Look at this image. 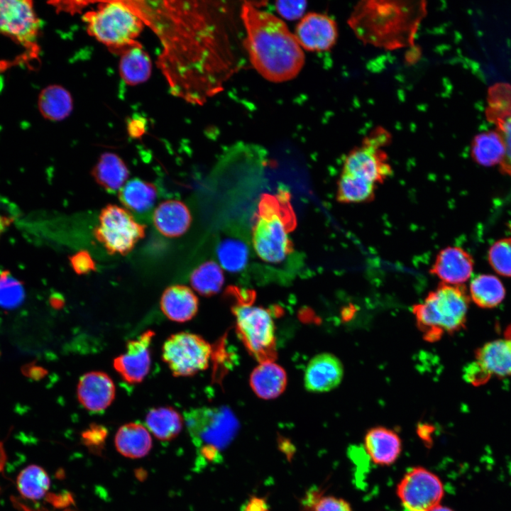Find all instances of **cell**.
<instances>
[{"label":"cell","instance_id":"ba28073f","mask_svg":"<svg viewBox=\"0 0 511 511\" xmlns=\"http://www.w3.org/2000/svg\"><path fill=\"white\" fill-rule=\"evenodd\" d=\"M93 233L109 254L125 256L145 236V226L138 223L127 209L107 204L99 214Z\"/></svg>","mask_w":511,"mask_h":511},{"label":"cell","instance_id":"f546056e","mask_svg":"<svg viewBox=\"0 0 511 511\" xmlns=\"http://www.w3.org/2000/svg\"><path fill=\"white\" fill-rule=\"evenodd\" d=\"M378 185L341 171L337 180L336 200L341 204H362L373 201Z\"/></svg>","mask_w":511,"mask_h":511},{"label":"cell","instance_id":"6da1fadb","mask_svg":"<svg viewBox=\"0 0 511 511\" xmlns=\"http://www.w3.org/2000/svg\"><path fill=\"white\" fill-rule=\"evenodd\" d=\"M172 4L167 7L172 28L167 48L172 67L170 77L177 95L203 104L221 92L238 68L229 6L222 1Z\"/></svg>","mask_w":511,"mask_h":511},{"label":"cell","instance_id":"4dcf8cb0","mask_svg":"<svg viewBox=\"0 0 511 511\" xmlns=\"http://www.w3.org/2000/svg\"><path fill=\"white\" fill-rule=\"evenodd\" d=\"M471 155L480 165H500L505 155V146L500 135L492 131L478 134L472 141Z\"/></svg>","mask_w":511,"mask_h":511},{"label":"cell","instance_id":"e0dca14e","mask_svg":"<svg viewBox=\"0 0 511 511\" xmlns=\"http://www.w3.org/2000/svg\"><path fill=\"white\" fill-rule=\"evenodd\" d=\"M343 376L344 367L341 361L331 353H322L308 363L304 384L309 392H328L340 384Z\"/></svg>","mask_w":511,"mask_h":511},{"label":"cell","instance_id":"4fadbf2b","mask_svg":"<svg viewBox=\"0 0 511 511\" xmlns=\"http://www.w3.org/2000/svg\"><path fill=\"white\" fill-rule=\"evenodd\" d=\"M444 493L439 478L421 466L410 468L397 487V495L408 511H430L440 505Z\"/></svg>","mask_w":511,"mask_h":511},{"label":"cell","instance_id":"d4e9b609","mask_svg":"<svg viewBox=\"0 0 511 511\" xmlns=\"http://www.w3.org/2000/svg\"><path fill=\"white\" fill-rule=\"evenodd\" d=\"M114 443L119 453L129 458L144 457L152 448V439L148 430L134 422L126 424L119 429Z\"/></svg>","mask_w":511,"mask_h":511},{"label":"cell","instance_id":"4316f807","mask_svg":"<svg viewBox=\"0 0 511 511\" xmlns=\"http://www.w3.org/2000/svg\"><path fill=\"white\" fill-rule=\"evenodd\" d=\"M38 106L45 119L57 121L66 119L71 114L73 101L70 93L65 88L53 84L40 92Z\"/></svg>","mask_w":511,"mask_h":511},{"label":"cell","instance_id":"7dc6e473","mask_svg":"<svg viewBox=\"0 0 511 511\" xmlns=\"http://www.w3.org/2000/svg\"><path fill=\"white\" fill-rule=\"evenodd\" d=\"M430 511H454V510H453L452 509H451L448 507L442 506V505H439L434 507L433 509H432Z\"/></svg>","mask_w":511,"mask_h":511},{"label":"cell","instance_id":"9a60e30c","mask_svg":"<svg viewBox=\"0 0 511 511\" xmlns=\"http://www.w3.org/2000/svg\"><path fill=\"white\" fill-rule=\"evenodd\" d=\"M154 333L146 331L138 339L129 341L126 352L116 357L114 367L121 377L129 383L141 382L150 368V346Z\"/></svg>","mask_w":511,"mask_h":511},{"label":"cell","instance_id":"bcb514c9","mask_svg":"<svg viewBox=\"0 0 511 511\" xmlns=\"http://www.w3.org/2000/svg\"><path fill=\"white\" fill-rule=\"evenodd\" d=\"M504 335V338L509 341L511 346V324L506 328Z\"/></svg>","mask_w":511,"mask_h":511},{"label":"cell","instance_id":"7bdbcfd3","mask_svg":"<svg viewBox=\"0 0 511 511\" xmlns=\"http://www.w3.org/2000/svg\"><path fill=\"white\" fill-rule=\"evenodd\" d=\"M199 454L205 462L212 463L221 461L220 449L211 445H206L199 448Z\"/></svg>","mask_w":511,"mask_h":511},{"label":"cell","instance_id":"e575fe53","mask_svg":"<svg viewBox=\"0 0 511 511\" xmlns=\"http://www.w3.org/2000/svg\"><path fill=\"white\" fill-rule=\"evenodd\" d=\"M192 288L203 296L218 293L224 282V270L217 262L208 260L197 267L190 275Z\"/></svg>","mask_w":511,"mask_h":511},{"label":"cell","instance_id":"ffe728a7","mask_svg":"<svg viewBox=\"0 0 511 511\" xmlns=\"http://www.w3.org/2000/svg\"><path fill=\"white\" fill-rule=\"evenodd\" d=\"M153 223L161 234L168 238H175L183 235L188 230L192 223V216L182 202L165 200L155 209Z\"/></svg>","mask_w":511,"mask_h":511},{"label":"cell","instance_id":"52a82bcc","mask_svg":"<svg viewBox=\"0 0 511 511\" xmlns=\"http://www.w3.org/2000/svg\"><path fill=\"white\" fill-rule=\"evenodd\" d=\"M184 421L193 444L199 449L211 445L221 450L235 436L238 422L226 407H203L185 412Z\"/></svg>","mask_w":511,"mask_h":511},{"label":"cell","instance_id":"f35d334b","mask_svg":"<svg viewBox=\"0 0 511 511\" xmlns=\"http://www.w3.org/2000/svg\"><path fill=\"white\" fill-rule=\"evenodd\" d=\"M278 12L287 20H295L303 17L307 8L305 1H280L275 3Z\"/></svg>","mask_w":511,"mask_h":511},{"label":"cell","instance_id":"b9f144b4","mask_svg":"<svg viewBox=\"0 0 511 511\" xmlns=\"http://www.w3.org/2000/svg\"><path fill=\"white\" fill-rule=\"evenodd\" d=\"M466 381L474 385L487 382L490 375L475 361L466 366L463 373Z\"/></svg>","mask_w":511,"mask_h":511},{"label":"cell","instance_id":"74e56055","mask_svg":"<svg viewBox=\"0 0 511 511\" xmlns=\"http://www.w3.org/2000/svg\"><path fill=\"white\" fill-rule=\"evenodd\" d=\"M488 261L496 273L511 277V238L498 240L490 248Z\"/></svg>","mask_w":511,"mask_h":511},{"label":"cell","instance_id":"3957f363","mask_svg":"<svg viewBox=\"0 0 511 511\" xmlns=\"http://www.w3.org/2000/svg\"><path fill=\"white\" fill-rule=\"evenodd\" d=\"M426 12L425 1H362L348 23L363 43L395 50L413 44Z\"/></svg>","mask_w":511,"mask_h":511},{"label":"cell","instance_id":"5bb4252c","mask_svg":"<svg viewBox=\"0 0 511 511\" xmlns=\"http://www.w3.org/2000/svg\"><path fill=\"white\" fill-rule=\"evenodd\" d=\"M294 35L302 49L309 52H324L334 46L339 31L337 24L331 17L310 12L301 18Z\"/></svg>","mask_w":511,"mask_h":511},{"label":"cell","instance_id":"7a4b0ae2","mask_svg":"<svg viewBox=\"0 0 511 511\" xmlns=\"http://www.w3.org/2000/svg\"><path fill=\"white\" fill-rule=\"evenodd\" d=\"M251 63L265 79L283 82L295 78L304 64V54L286 24L274 14L245 1L241 7Z\"/></svg>","mask_w":511,"mask_h":511},{"label":"cell","instance_id":"8d00e7d4","mask_svg":"<svg viewBox=\"0 0 511 511\" xmlns=\"http://www.w3.org/2000/svg\"><path fill=\"white\" fill-rule=\"evenodd\" d=\"M25 298L23 283L8 270L0 273V307L13 309L20 306Z\"/></svg>","mask_w":511,"mask_h":511},{"label":"cell","instance_id":"d6986e66","mask_svg":"<svg viewBox=\"0 0 511 511\" xmlns=\"http://www.w3.org/2000/svg\"><path fill=\"white\" fill-rule=\"evenodd\" d=\"M364 448L374 463L390 466L399 457L402 451V441L393 430L384 427H375L366 434Z\"/></svg>","mask_w":511,"mask_h":511},{"label":"cell","instance_id":"c3c4849f","mask_svg":"<svg viewBox=\"0 0 511 511\" xmlns=\"http://www.w3.org/2000/svg\"><path fill=\"white\" fill-rule=\"evenodd\" d=\"M23 511H40L38 510H33L28 506H26V504H22L20 507Z\"/></svg>","mask_w":511,"mask_h":511},{"label":"cell","instance_id":"681fc988","mask_svg":"<svg viewBox=\"0 0 511 511\" xmlns=\"http://www.w3.org/2000/svg\"><path fill=\"white\" fill-rule=\"evenodd\" d=\"M405 511H408V510H406Z\"/></svg>","mask_w":511,"mask_h":511},{"label":"cell","instance_id":"30bf717a","mask_svg":"<svg viewBox=\"0 0 511 511\" xmlns=\"http://www.w3.org/2000/svg\"><path fill=\"white\" fill-rule=\"evenodd\" d=\"M238 334L245 346L261 362L273 361L275 351V325L270 313L265 308L238 304L233 308Z\"/></svg>","mask_w":511,"mask_h":511},{"label":"cell","instance_id":"ac0fdd59","mask_svg":"<svg viewBox=\"0 0 511 511\" xmlns=\"http://www.w3.org/2000/svg\"><path fill=\"white\" fill-rule=\"evenodd\" d=\"M114 395V384L105 373L89 372L79 379L77 397L84 407L89 411L104 410L111 405Z\"/></svg>","mask_w":511,"mask_h":511},{"label":"cell","instance_id":"d6a6232c","mask_svg":"<svg viewBox=\"0 0 511 511\" xmlns=\"http://www.w3.org/2000/svg\"><path fill=\"white\" fill-rule=\"evenodd\" d=\"M470 296L480 307L490 309L498 306L505 297L502 282L493 275H479L470 284Z\"/></svg>","mask_w":511,"mask_h":511},{"label":"cell","instance_id":"f1b7e54d","mask_svg":"<svg viewBox=\"0 0 511 511\" xmlns=\"http://www.w3.org/2000/svg\"><path fill=\"white\" fill-rule=\"evenodd\" d=\"M119 198L128 209L143 213L153 207L157 198V189L151 182L133 178L121 187Z\"/></svg>","mask_w":511,"mask_h":511},{"label":"cell","instance_id":"8992f818","mask_svg":"<svg viewBox=\"0 0 511 511\" xmlns=\"http://www.w3.org/2000/svg\"><path fill=\"white\" fill-rule=\"evenodd\" d=\"M391 141V134L378 126L353 148L344 160L343 172L361 177L376 185L392 175V168L384 147Z\"/></svg>","mask_w":511,"mask_h":511},{"label":"cell","instance_id":"7c38bea8","mask_svg":"<svg viewBox=\"0 0 511 511\" xmlns=\"http://www.w3.org/2000/svg\"><path fill=\"white\" fill-rule=\"evenodd\" d=\"M40 21L30 0H0V34L30 54L38 53Z\"/></svg>","mask_w":511,"mask_h":511},{"label":"cell","instance_id":"836d02e7","mask_svg":"<svg viewBox=\"0 0 511 511\" xmlns=\"http://www.w3.org/2000/svg\"><path fill=\"white\" fill-rule=\"evenodd\" d=\"M16 485L23 498L34 501L42 499L47 494L50 486V479L42 467L30 465L18 473Z\"/></svg>","mask_w":511,"mask_h":511},{"label":"cell","instance_id":"60d3db41","mask_svg":"<svg viewBox=\"0 0 511 511\" xmlns=\"http://www.w3.org/2000/svg\"><path fill=\"white\" fill-rule=\"evenodd\" d=\"M314 511H353L345 500L334 496L319 498L314 505Z\"/></svg>","mask_w":511,"mask_h":511},{"label":"cell","instance_id":"44dd1931","mask_svg":"<svg viewBox=\"0 0 511 511\" xmlns=\"http://www.w3.org/2000/svg\"><path fill=\"white\" fill-rule=\"evenodd\" d=\"M198 298L187 286L175 285L168 287L160 298V307L170 320L185 322L192 319L198 311Z\"/></svg>","mask_w":511,"mask_h":511},{"label":"cell","instance_id":"ab89813d","mask_svg":"<svg viewBox=\"0 0 511 511\" xmlns=\"http://www.w3.org/2000/svg\"><path fill=\"white\" fill-rule=\"evenodd\" d=\"M70 263L78 275L96 270V263L87 251L82 250L69 258Z\"/></svg>","mask_w":511,"mask_h":511},{"label":"cell","instance_id":"2e32d148","mask_svg":"<svg viewBox=\"0 0 511 511\" xmlns=\"http://www.w3.org/2000/svg\"><path fill=\"white\" fill-rule=\"evenodd\" d=\"M473 259L464 249L458 246H447L436 256L429 273L439 278L441 283L463 285L471 276Z\"/></svg>","mask_w":511,"mask_h":511},{"label":"cell","instance_id":"cb8c5ba5","mask_svg":"<svg viewBox=\"0 0 511 511\" xmlns=\"http://www.w3.org/2000/svg\"><path fill=\"white\" fill-rule=\"evenodd\" d=\"M91 174L100 187L109 192H115L126 184L129 171L118 155L106 152L100 155Z\"/></svg>","mask_w":511,"mask_h":511},{"label":"cell","instance_id":"f6af8a7d","mask_svg":"<svg viewBox=\"0 0 511 511\" xmlns=\"http://www.w3.org/2000/svg\"><path fill=\"white\" fill-rule=\"evenodd\" d=\"M12 222V219L0 214V236Z\"/></svg>","mask_w":511,"mask_h":511},{"label":"cell","instance_id":"8fae6325","mask_svg":"<svg viewBox=\"0 0 511 511\" xmlns=\"http://www.w3.org/2000/svg\"><path fill=\"white\" fill-rule=\"evenodd\" d=\"M211 353L210 344L189 332L170 336L163 346V359L176 376H189L205 370Z\"/></svg>","mask_w":511,"mask_h":511},{"label":"cell","instance_id":"484cf974","mask_svg":"<svg viewBox=\"0 0 511 511\" xmlns=\"http://www.w3.org/2000/svg\"><path fill=\"white\" fill-rule=\"evenodd\" d=\"M151 70L150 58L139 43L121 52L119 74L126 84L137 85L145 82Z\"/></svg>","mask_w":511,"mask_h":511},{"label":"cell","instance_id":"7402d4cb","mask_svg":"<svg viewBox=\"0 0 511 511\" xmlns=\"http://www.w3.org/2000/svg\"><path fill=\"white\" fill-rule=\"evenodd\" d=\"M287 382V374L280 365L273 361H262L251 372L250 385L260 398L274 399L285 390Z\"/></svg>","mask_w":511,"mask_h":511},{"label":"cell","instance_id":"ee69618b","mask_svg":"<svg viewBox=\"0 0 511 511\" xmlns=\"http://www.w3.org/2000/svg\"><path fill=\"white\" fill-rule=\"evenodd\" d=\"M6 463V454L4 446L0 441V473L4 471Z\"/></svg>","mask_w":511,"mask_h":511},{"label":"cell","instance_id":"5b68a950","mask_svg":"<svg viewBox=\"0 0 511 511\" xmlns=\"http://www.w3.org/2000/svg\"><path fill=\"white\" fill-rule=\"evenodd\" d=\"M83 19L87 32L114 50L123 51L136 45L144 21L128 1H109L87 12Z\"/></svg>","mask_w":511,"mask_h":511},{"label":"cell","instance_id":"9c48e42d","mask_svg":"<svg viewBox=\"0 0 511 511\" xmlns=\"http://www.w3.org/2000/svg\"><path fill=\"white\" fill-rule=\"evenodd\" d=\"M256 255L270 264L282 263L292 247L284 219L271 202L262 204L252 233Z\"/></svg>","mask_w":511,"mask_h":511},{"label":"cell","instance_id":"1f68e13d","mask_svg":"<svg viewBox=\"0 0 511 511\" xmlns=\"http://www.w3.org/2000/svg\"><path fill=\"white\" fill-rule=\"evenodd\" d=\"M149 431L161 441H170L180 432L183 420L175 410L170 407H160L150 410L145 417Z\"/></svg>","mask_w":511,"mask_h":511},{"label":"cell","instance_id":"83f0119b","mask_svg":"<svg viewBox=\"0 0 511 511\" xmlns=\"http://www.w3.org/2000/svg\"><path fill=\"white\" fill-rule=\"evenodd\" d=\"M216 255L217 263L223 270L231 273H240L248 263L250 248L243 238L228 236L216 245Z\"/></svg>","mask_w":511,"mask_h":511},{"label":"cell","instance_id":"603a6c76","mask_svg":"<svg viewBox=\"0 0 511 511\" xmlns=\"http://www.w3.org/2000/svg\"><path fill=\"white\" fill-rule=\"evenodd\" d=\"M490 375H511V346L503 339L489 341L476 352L475 360Z\"/></svg>","mask_w":511,"mask_h":511},{"label":"cell","instance_id":"277c9868","mask_svg":"<svg viewBox=\"0 0 511 511\" xmlns=\"http://www.w3.org/2000/svg\"><path fill=\"white\" fill-rule=\"evenodd\" d=\"M470 297L463 285L441 283L412 308L415 322L424 339L439 340L465 326Z\"/></svg>","mask_w":511,"mask_h":511},{"label":"cell","instance_id":"d590c367","mask_svg":"<svg viewBox=\"0 0 511 511\" xmlns=\"http://www.w3.org/2000/svg\"><path fill=\"white\" fill-rule=\"evenodd\" d=\"M488 112L493 114L491 118L497 123L498 133L505 146V155L500 164V170L505 175H511V111L505 108V102L496 100Z\"/></svg>","mask_w":511,"mask_h":511}]
</instances>
